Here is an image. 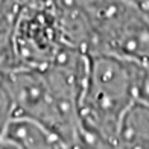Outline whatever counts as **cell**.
<instances>
[{"mask_svg":"<svg viewBox=\"0 0 149 149\" xmlns=\"http://www.w3.org/2000/svg\"><path fill=\"white\" fill-rule=\"evenodd\" d=\"M0 149H17V148L11 145L9 141H6L5 139H0Z\"/></svg>","mask_w":149,"mask_h":149,"instance_id":"11","label":"cell"},{"mask_svg":"<svg viewBox=\"0 0 149 149\" xmlns=\"http://www.w3.org/2000/svg\"><path fill=\"white\" fill-rule=\"evenodd\" d=\"M14 102H12L11 91L3 76H0V139H3V134L9 122L14 119Z\"/></svg>","mask_w":149,"mask_h":149,"instance_id":"6","label":"cell"},{"mask_svg":"<svg viewBox=\"0 0 149 149\" xmlns=\"http://www.w3.org/2000/svg\"><path fill=\"white\" fill-rule=\"evenodd\" d=\"M137 99L143 100L149 105V67L141 70V76L139 81V90H137Z\"/></svg>","mask_w":149,"mask_h":149,"instance_id":"8","label":"cell"},{"mask_svg":"<svg viewBox=\"0 0 149 149\" xmlns=\"http://www.w3.org/2000/svg\"><path fill=\"white\" fill-rule=\"evenodd\" d=\"M3 78L11 91L15 116L46 126L65 145L79 140L78 113L56 99L40 69L20 67Z\"/></svg>","mask_w":149,"mask_h":149,"instance_id":"3","label":"cell"},{"mask_svg":"<svg viewBox=\"0 0 149 149\" xmlns=\"http://www.w3.org/2000/svg\"><path fill=\"white\" fill-rule=\"evenodd\" d=\"M23 0H0V22L18 14Z\"/></svg>","mask_w":149,"mask_h":149,"instance_id":"7","label":"cell"},{"mask_svg":"<svg viewBox=\"0 0 149 149\" xmlns=\"http://www.w3.org/2000/svg\"><path fill=\"white\" fill-rule=\"evenodd\" d=\"M88 53H104L149 67V14L130 0H107L91 14Z\"/></svg>","mask_w":149,"mask_h":149,"instance_id":"2","label":"cell"},{"mask_svg":"<svg viewBox=\"0 0 149 149\" xmlns=\"http://www.w3.org/2000/svg\"><path fill=\"white\" fill-rule=\"evenodd\" d=\"M116 149H149V105L135 99L123 114Z\"/></svg>","mask_w":149,"mask_h":149,"instance_id":"5","label":"cell"},{"mask_svg":"<svg viewBox=\"0 0 149 149\" xmlns=\"http://www.w3.org/2000/svg\"><path fill=\"white\" fill-rule=\"evenodd\" d=\"M141 70L143 67L116 56L88 53L78 107L81 140L96 149H116L122 117L137 99Z\"/></svg>","mask_w":149,"mask_h":149,"instance_id":"1","label":"cell"},{"mask_svg":"<svg viewBox=\"0 0 149 149\" xmlns=\"http://www.w3.org/2000/svg\"><path fill=\"white\" fill-rule=\"evenodd\" d=\"M130 2H132L134 5H137L139 8H141L145 12L149 14V0H130Z\"/></svg>","mask_w":149,"mask_h":149,"instance_id":"10","label":"cell"},{"mask_svg":"<svg viewBox=\"0 0 149 149\" xmlns=\"http://www.w3.org/2000/svg\"><path fill=\"white\" fill-rule=\"evenodd\" d=\"M63 149H96V148L91 146V145H88L87 141H84V140L79 139V140H76V141H73V143L64 145Z\"/></svg>","mask_w":149,"mask_h":149,"instance_id":"9","label":"cell"},{"mask_svg":"<svg viewBox=\"0 0 149 149\" xmlns=\"http://www.w3.org/2000/svg\"><path fill=\"white\" fill-rule=\"evenodd\" d=\"M3 139L17 149H63L65 145L46 126L20 116H14L9 122Z\"/></svg>","mask_w":149,"mask_h":149,"instance_id":"4","label":"cell"}]
</instances>
